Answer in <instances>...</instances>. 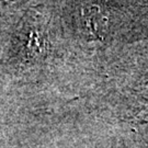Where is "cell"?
Returning <instances> with one entry per match:
<instances>
[{
	"mask_svg": "<svg viewBox=\"0 0 148 148\" xmlns=\"http://www.w3.org/2000/svg\"><path fill=\"white\" fill-rule=\"evenodd\" d=\"M82 24L90 35L100 36L102 29L106 24V18L101 12L100 7L90 5L82 11Z\"/></svg>",
	"mask_w": 148,
	"mask_h": 148,
	"instance_id": "obj_1",
	"label": "cell"
}]
</instances>
